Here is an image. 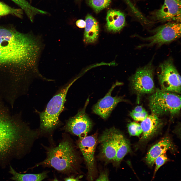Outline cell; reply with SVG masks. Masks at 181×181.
I'll return each mask as SVG.
<instances>
[{
    "label": "cell",
    "mask_w": 181,
    "mask_h": 181,
    "mask_svg": "<svg viewBox=\"0 0 181 181\" xmlns=\"http://www.w3.org/2000/svg\"><path fill=\"white\" fill-rule=\"evenodd\" d=\"M43 47L40 36L0 27V68L39 76L38 64Z\"/></svg>",
    "instance_id": "cell-1"
},
{
    "label": "cell",
    "mask_w": 181,
    "mask_h": 181,
    "mask_svg": "<svg viewBox=\"0 0 181 181\" xmlns=\"http://www.w3.org/2000/svg\"><path fill=\"white\" fill-rule=\"evenodd\" d=\"M39 134L38 131L0 111V159L22 153Z\"/></svg>",
    "instance_id": "cell-2"
},
{
    "label": "cell",
    "mask_w": 181,
    "mask_h": 181,
    "mask_svg": "<svg viewBox=\"0 0 181 181\" xmlns=\"http://www.w3.org/2000/svg\"><path fill=\"white\" fill-rule=\"evenodd\" d=\"M70 139H64L56 146L47 149L46 158L37 165L52 167L67 174L76 173L80 159Z\"/></svg>",
    "instance_id": "cell-3"
},
{
    "label": "cell",
    "mask_w": 181,
    "mask_h": 181,
    "mask_svg": "<svg viewBox=\"0 0 181 181\" xmlns=\"http://www.w3.org/2000/svg\"><path fill=\"white\" fill-rule=\"evenodd\" d=\"M80 77L79 76L75 78L61 89L51 98L44 110L39 113L41 131L50 133L58 126L59 116L64 109L68 90Z\"/></svg>",
    "instance_id": "cell-4"
},
{
    "label": "cell",
    "mask_w": 181,
    "mask_h": 181,
    "mask_svg": "<svg viewBox=\"0 0 181 181\" xmlns=\"http://www.w3.org/2000/svg\"><path fill=\"white\" fill-rule=\"evenodd\" d=\"M149 99L152 113L158 116L168 113L173 116L180 111L181 97L177 93L158 89Z\"/></svg>",
    "instance_id": "cell-5"
},
{
    "label": "cell",
    "mask_w": 181,
    "mask_h": 181,
    "mask_svg": "<svg viewBox=\"0 0 181 181\" xmlns=\"http://www.w3.org/2000/svg\"><path fill=\"white\" fill-rule=\"evenodd\" d=\"M152 35L143 37L137 34L134 36L149 43L140 45L138 48L149 47L157 45L158 47L168 44L179 38L181 36L180 22H170L152 30Z\"/></svg>",
    "instance_id": "cell-6"
},
{
    "label": "cell",
    "mask_w": 181,
    "mask_h": 181,
    "mask_svg": "<svg viewBox=\"0 0 181 181\" xmlns=\"http://www.w3.org/2000/svg\"><path fill=\"white\" fill-rule=\"evenodd\" d=\"M157 75L161 89L178 94L181 92V77L170 58L161 63Z\"/></svg>",
    "instance_id": "cell-7"
},
{
    "label": "cell",
    "mask_w": 181,
    "mask_h": 181,
    "mask_svg": "<svg viewBox=\"0 0 181 181\" xmlns=\"http://www.w3.org/2000/svg\"><path fill=\"white\" fill-rule=\"evenodd\" d=\"M151 61L145 66L138 69L129 78L132 90L138 96L152 94L155 90L154 82V68Z\"/></svg>",
    "instance_id": "cell-8"
},
{
    "label": "cell",
    "mask_w": 181,
    "mask_h": 181,
    "mask_svg": "<svg viewBox=\"0 0 181 181\" xmlns=\"http://www.w3.org/2000/svg\"><path fill=\"white\" fill-rule=\"evenodd\" d=\"M89 102L88 98L83 107L67 121L63 128L66 132L78 137L80 139L87 136L93 126L92 121L85 112Z\"/></svg>",
    "instance_id": "cell-9"
},
{
    "label": "cell",
    "mask_w": 181,
    "mask_h": 181,
    "mask_svg": "<svg viewBox=\"0 0 181 181\" xmlns=\"http://www.w3.org/2000/svg\"><path fill=\"white\" fill-rule=\"evenodd\" d=\"M122 134L113 127L105 130L99 137L101 158L106 164L113 161Z\"/></svg>",
    "instance_id": "cell-10"
},
{
    "label": "cell",
    "mask_w": 181,
    "mask_h": 181,
    "mask_svg": "<svg viewBox=\"0 0 181 181\" xmlns=\"http://www.w3.org/2000/svg\"><path fill=\"white\" fill-rule=\"evenodd\" d=\"M181 0H164L160 8L152 12L150 20L153 22L181 21Z\"/></svg>",
    "instance_id": "cell-11"
},
{
    "label": "cell",
    "mask_w": 181,
    "mask_h": 181,
    "mask_svg": "<svg viewBox=\"0 0 181 181\" xmlns=\"http://www.w3.org/2000/svg\"><path fill=\"white\" fill-rule=\"evenodd\" d=\"M97 142L96 135H92L79 139L78 143L87 168V178L90 181L94 180L97 173L95 158Z\"/></svg>",
    "instance_id": "cell-12"
},
{
    "label": "cell",
    "mask_w": 181,
    "mask_h": 181,
    "mask_svg": "<svg viewBox=\"0 0 181 181\" xmlns=\"http://www.w3.org/2000/svg\"><path fill=\"white\" fill-rule=\"evenodd\" d=\"M122 84V83L118 81L113 84L105 96L93 106V112L103 119H106L109 116L118 103L122 102H127L123 97L116 96L112 97L111 96L114 88L116 86Z\"/></svg>",
    "instance_id": "cell-13"
},
{
    "label": "cell",
    "mask_w": 181,
    "mask_h": 181,
    "mask_svg": "<svg viewBox=\"0 0 181 181\" xmlns=\"http://www.w3.org/2000/svg\"><path fill=\"white\" fill-rule=\"evenodd\" d=\"M106 26L109 31L116 32L120 31L125 24V15L121 11L111 9L107 12Z\"/></svg>",
    "instance_id": "cell-14"
},
{
    "label": "cell",
    "mask_w": 181,
    "mask_h": 181,
    "mask_svg": "<svg viewBox=\"0 0 181 181\" xmlns=\"http://www.w3.org/2000/svg\"><path fill=\"white\" fill-rule=\"evenodd\" d=\"M171 146V141L167 137L161 140L152 146L149 150L146 158L147 164L150 166L154 163L155 159L158 156L164 153Z\"/></svg>",
    "instance_id": "cell-15"
},
{
    "label": "cell",
    "mask_w": 181,
    "mask_h": 181,
    "mask_svg": "<svg viewBox=\"0 0 181 181\" xmlns=\"http://www.w3.org/2000/svg\"><path fill=\"white\" fill-rule=\"evenodd\" d=\"M161 123L158 116L153 113L148 115L141 124L143 133L142 140L150 137L159 129Z\"/></svg>",
    "instance_id": "cell-16"
},
{
    "label": "cell",
    "mask_w": 181,
    "mask_h": 181,
    "mask_svg": "<svg viewBox=\"0 0 181 181\" xmlns=\"http://www.w3.org/2000/svg\"><path fill=\"white\" fill-rule=\"evenodd\" d=\"M85 21L83 41L86 44L94 43L97 40L99 36V28L98 22L89 14L86 15Z\"/></svg>",
    "instance_id": "cell-17"
},
{
    "label": "cell",
    "mask_w": 181,
    "mask_h": 181,
    "mask_svg": "<svg viewBox=\"0 0 181 181\" xmlns=\"http://www.w3.org/2000/svg\"><path fill=\"white\" fill-rule=\"evenodd\" d=\"M130 147L128 141L122 134L120 139L115 158L113 161L115 166L119 165L124 156L130 151Z\"/></svg>",
    "instance_id": "cell-18"
},
{
    "label": "cell",
    "mask_w": 181,
    "mask_h": 181,
    "mask_svg": "<svg viewBox=\"0 0 181 181\" xmlns=\"http://www.w3.org/2000/svg\"><path fill=\"white\" fill-rule=\"evenodd\" d=\"M18 5L24 11L32 22L34 16L37 14H47V12L37 9L31 5L26 0H10Z\"/></svg>",
    "instance_id": "cell-19"
},
{
    "label": "cell",
    "mask_w": 181,
    "mask_h": 181,
    "mask_svg": "<svg viewBox=\"0 0 181 181\" xmlns=\"http://www.w3.org/2000/svg\"><path fill=\"white\" fill-rule=\"evenodd\" d=\"M10 172L13 175L12 179L16 181H41L47 176L44 172L37 174H22L17 172L11 166Z\"/></svg>",
    "instance_id": "cell-20"
},
{
    "label": "cell",
    "mask_w": 181,
    "mask_h": 181,
    "mask_svg": "<svg viewBox=\"0 0 181 181\" xmlns=\"http://www.w3.org/2000/svg\"><path fill=\"white\" fill-rule=\"evenodd\" d=\"M23 14V10L21 9L12 8L4 3L0 2V16L12 14L21 18Z\"/></svg>",
    "instance_id": "cell-21"
},
{
    "label": "cell",
    "mask_w": 181,
    "mask_h": 181,
    "mask_svg": "<svg viewBox=\"0 0 181 181\" xmlns=\"http://www.w3.org/2000/svg\"><path fill=\"white\" fill-rule=\"evenodd\" d=\"M111 0H88L89 5L96 13H98L109 5Z\"/></svg>",
    "instance_id": "cell-22"
},
{
    "label": "cell",
    "mask_w": 181,
    "mask_h": 181,
    "mask_svg": "<svg viewBox=\"0 0 181 181\" xmlns=\"http://www.w3.org/2000/svg\"><path fill=\"white\" fill-rule=\"evenodd\" d=\"M129 135L132 136H139L142 133L140 124L135 122H131L127 125Z\"/></svg>",
    "instance_id": "cell-23"
},
{
    "label": "cell",
    "mask_w": 181,
    "mask_h": 181,
    "mask_svg": "<svg viewBox=\"0 0 181 181\" xmlns=\"http://www.w3.org/2000/svg\"><path fill=\"white\" fill-rule=\"evenodd\" d=\"M168 160L166 154L164 153L157 157L155 159L154 163L156 166L154 175L155 174L160 168Z\"/></svg>",
    "instance_id": "cell-24"
},
{
    "label": "cell",
    "mask_w": 181,
    "mask_h": 181,
    "mask_svg": "<svg viewBox=\"0 0 181 181\" xmlns=\"http://www.w3.org/2000/svg\"><path fill=\"white\" fill-rule=\"evenodd\" d=\"M130 115L134 120L142 121L146 118L148 114L146 111L140 113L132 111L130 112Z\"/></svg>",
    "instance_id": "cell-25"
},
{
    "label": "cell",
    "mask_w": 181,
    "mask_h": 181,
    "mask_svg": "<svg viewBox=\"0 0 181 181\" xmlns=\"http://www.w3.org/2000/svg\"><path fill=\"white\" fill-rule=\"evenodd\" d=\"M95 181H110L109 178L108 171L107 170L102 171Z\"/></svg>",
    "instance_id": "cell-26"
},
{
    "label": "cell",
    "mask_w": 181,
    "mask_h": 181,
    "mask_svg": "<svg viewBox=\"0 0 181 181\" xmlns=\"http://www.w3.org/2000/svg\"><path fill=\"white\" fill-rule=\"evenodd\" d=\"M124 0L130 8L134 15L137 16L140 14V11L134 6L129 0Z\"/></svg>",
    "instance_id": "cell-27"
},
{
    "label": "cell",
    "mask_w": 181,
    "mask_h": 181,
    "mask_svg": "<svg viewBox=\"0 0 181 181\" xmlns=\"http://www.w3.org/2000/svg\"><path fill=\"white\" fill-rule=\"evenodd\" d=\"M85 22L84 20L80 19L77 20L76 22V26L80 28H83L85 26Z\"/></svg>",
    "instance_id": "cell-28"
},
{
    "label": "cell",
    "mask_w": 181,
    "mask_h": 181,
    "mask_svg": "<svg viewBox=\"0 0 181 181\" xmlns=\"http://www.w3.org/2000/svg\"><path fill=\"white\" fill-rule=\"evenodd\" d=\"M132 111L135 112L140 113L144 112L146 110L141 106H137Z\"/></svg>",
    "instance_id": "cell-29"
},
{
    "label": "cell",
    "mask_w": 181,
    "mask_h": 181,
    "mask_svg": "<svg viewBox=\"0 0 181 181\" xmlns=\"http://www.w3.org/2000/svg\"><path fill=\"white\" fill-rule=\"evenodd\" d=\"M81 177L80 176L74 178L73 177H70L66 178H64V180L65 181H81L79 180V179Z\"/></svg>",
    "instance_id": "cell-30"
},
{
    "label": "cell",
    "mask_w": 181,
    "mask_h": 181,
    "mask_svg": "<svg viewBox=\"0 0 181 181\" xmlns=\"http://www.w3.org/2000/svg\"><path fill=\"white\" fill-rule=\"evenodd\" d=\"M52 181H59L56 178H55Z\"/></svg>",
    "instance_id": "cell-31"
},
{
    "label": "cell",
    "mask_w": 181,
    "mask_h": 181,
    "mask_svg": "<svg viewBox=\"0 0 181 181\" xmlns=\"http://www.w3.org/2000/svg\"><path fill=\"white\" fill-rule=\"evenodd\" d=\"M135 0V1H139V0Z\"/></svg>",
    "instance_id": "cell-32"
}]
</instances>
